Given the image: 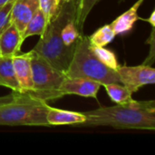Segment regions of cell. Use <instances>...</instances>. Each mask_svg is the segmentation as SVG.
<instances>
[{
    "label": "cell",
    "instance_id": "1",
    "mask_svg": "<svg viewBox=\"0 0 155 155\" xmlns=\"http://www.w3.org/2000/svg\"><path fill=\"white\" fill-rule=\"evenodd\" d=\"M85 126H110L114 129L155 130V101L133 98L114 106H101L84 113Z\"/></svg>",
    "mask_w": 155,
    "mask_h": 155
},
{
    "label": "cell",
    "instance_id": "2",
    "mask_svg": "<svg viewBox=\"0 0 155 155\" xmlns=\"http://www.w3.org/2000/svg\"><path fill=\"white\" fill-rule=\"evenodd\" d=\"M76 3L74 0L62 2L54 17L49 22L40 39L32 49L49 62L54 68L66 73L73 58L75 44L67 46L61 37V30L71 19H75Z\"/></svg>",
    "mask_w": 155,
    "mask_h": 155
},
{
    "label": "cell",
    "instance_id": "3",
    "mask_svg": "<svg viewBox=\"0 0 155 155\" xmlns=\"http://www.w3.org/2000/svg\"><path fill=\"white\" fill-rule=\"evenodd\" d=\"M12 94L11 100L0 104V126H50L45 101L27 93L12 92Z\"/></svg>",
    "mask_w": 155,
    "mask_h": 155
},
{
    "label": "cell",
    "instance_id": "4",
    "mask_svg": "<svg viewBox=\"0 0 155 155\" xmlns=\"http://www.w3.org/2000/svg\"><path fill=\"white\" fill-rule=\"evenodd\" d=\"M68 77H84L104 84L119 83V74L116 70L104 65L91 50L88 36L83 34L77 39L69 67L65 73Z\"/></svg>",
    "mask_w": 155,
    "mask_h": 155
},
{
    "label": "cell",
    "instance_id": "5",
    "mask_svg": "<svg viewBox=\"0 0 155 155\" xmlns=\"http://www.w3.org/2000/svg\"><path fill=\"white\" fill-rule=\"evenodd\" d=\"M33 51V50H32ZM33 90L27 93L43 101H54L62 98L60 88L65 74L54 68L49 62L33 51L31 58Z\"/></svg>",
    "mask_w": 155,
    "mask_h": 155
},
{
    "label": "cell",
    "instance_id": "6",
    "mask_svg": "<svg viewBox=\"0 0 155 155\" xmlns=\"http://www.w3.org/2000/svg\"><path fill=\"white\" fill-rule=\"evenodd\" d=\"M117 73L123 84L132 94L136 93L141 87L155 83V70L152 65L141 64L135 66L120 65Z\"/></svg>",
    "mask_w": 155,
    "mask_h": 155
},
{
    "label": "cell",
    "instance_id": "7",
    "mask_svg": "<svg viewBox=\"0 0 155 155\" xmlns=\"http://www.w3.org/2000/svg\"><path fill=\"white\" fill-rule=\"evenodd\" d=\"M101 84L84 77H68L65 76L62 83L60 91L64 96L66 94H75L82 97L96 98L100 90Z\"/></svg>",
    "mask_w": 155,
    "mask_h": 155
},
{
    "label": "cell",
    "instance_id": "8",
    "mask_svg": "<svg viewBox=\"0 0 155 155\" xmlns=\"http://www.w3.org/2000/svg\"><path fill=\"white\" fill-rule=\"evenodd\" d=\"M33 51L20 53L13 56V65L16 79L22 93H31L33 90V77L31 58Z\"/></svg>",
    "mask_w": 155,
    "mask_h": 155
},
{
    "label": "cell",
    "instance_id": "9",
    "mask_svg": "<svg viewBox=\"0 0 155 155\" xmlns=\"http://www.w3.org/2000/svg\"><path fill=\"white\" fill-rule=\"evenodd\" d=\"M39 0H15L12 8V23L21 35L33 15L39 9Z\"/></svg>",
    "mask_w": 155,
    "mask_h": 155
},
{
    "label": "cell",
    "instance_id": "10",
    "mask_svg": "<svg viewBox=\"0 0 155 155\" xmlns=\"http://www.w3.org/2000/svg\"><path fill=\"white\" fill-rule=\"evenodd\" d=\"M25 41L16 26L12 23L0 35V52L2 56H15L21 53V46Z\"/></svg>",
    "mask_w": 155,
    "mask_h": 155
},
{
    "label": "cell",
    "instance_id": "11",
    "mask_svg": "<svg viewBox=\"0 0 155 155\" xmlns=\"http://www.w3.org/2000/svg\"><path fill=\"white\" fill-rule=\"evenodd\" d=\"M85 115L84 113H77L51 107L48 105L46 112V120L51 125H73L83 124L85 122Z\"/></svg>",
    "mask_w": 155,
    "mask_h": 155
},
{
    "label": "cell",
    "instance_id": "12",
    "mask_svg": "<svg viewBox=\"0 0 155 155\" xmlns=\"http://www.w3.org/2000/svg\"><path fill=\"white\" fill-rule=\"evenodd\" d=\"M143 2V0H138L129 10L119 15L112 24H110L115 35L125 34L133 29L134 25L137 20L140 19L137 14V10Z\"/></svg>",
    "mask_w": 155,
    "mask_h": 155
},
{
    "label": "cell",
    "instance_id": "13",
    "mask_svg": "<svg viewBox=\"0 0 155 155\" xmlns=\"http://www.w3.org/2000/svg\"><path fill=\"white\" fill-rule=\"evenodd\" d=\"M0 85L10 88L12 92L22 93L15 76L12 56H0Z\"/></svg>",
    "mask_w": 155,
    "mask_h": 155
},
{
    "label": "cell",
    "instance_id": "14",
    "mask_svg": "<svg viewBox=\"0 0 155 155\" xmlns=\"http://www.w3.org/2000/svg\"><path fill=\"white\" fill-rule=\"evenodd\" d=\"M48 24L49 20L47 19L44 12L40 8L37 9L31 19L28 21L24 30V33L22 35L23 40L25 41L27 37L32 35H42Z\"/></svg>",
    "mask_w": 155,
    "mask_h": 155
},
{
    "label": "cell",
    "instance_id": "15",
    "mask_svg": "<svg viewBox=\"0 0 155 155\" xmlns=\"http://www.w3.org/2000/svg\"><path fill=\"white\" fill-rule=\"evenodd\" d=\"M101 0H78L76 4V11H75V25L82 34L84 30V23L88 17V15L93 10L95 5H97Z\"/></svg>",
    "mask_w": 155,
    "mask_h": 155
},
{
    "label": "cell",
    "instance_id": "16",
    "mask_svg": "<svg viewBox=\"0 0 155 155\" xmlns=\"http://www.w3.org/2000/svg\"><path fill=\"white\" fill-rule=\"evenodd\" d=\"M115 34L111 25H105L88 36L89 43L94 46H105L114 41Z\"/></svg>",
    "mask_w": 155,
    "mask_h": 155
},
{
    "label": "cell",
    "instance_id": "17",
    "mask_svg": "<svg viewBox=\"0 0 155 155\" xmlns=\"http://www.w3.org/2000/svg\"><path fill=\"white\" fill-rule=\"evenodd\" d=\"M103 85L105 88L111 100L115 104L124 103L132 99L133 94L124 84L122 85L119 83H109L104 84Z\"/></svg>",
    "mask_w": 155,
    "mask_h": 155
},
{
    "label": "cell",
    "instance_id": "18",
    "mask_svg": "<svg viewBox=\"0 0 155 155\" xmlns=\"http://www.w3.org/2000/svg\"><path fill=\"white\" fill-rule=\"evenodd\" d=\"M90 47H91L92 52L99 59V61H101L107 67L114 69V70H117V67L119 66V64H118L115 54L113 51L106 49L104 46H94L90 45Z\"/></svg>",
    "mask_w": 155,
    "mask_h": 155
},
{
    "label": "cell",
    "instance_id": "19",
    "mask_svg": "<svg viewBox=\"0 0 155 155\" xmlns=\"http://www.w3.org/2000/svg\"><path fill=\"white\" fill-rule=\"evenodd\" d=\"M82 34L79 32L75 22L74 18L69 20L62 28L61 30V37L64 42V44L67 46L73 45L76 43L77 39L80 37Z\"/></svg>",
    "mask_w": 155,
    "mask_h": 155
},
{
    "label": "cell",
    "instance_id": "20",
    "mask_svg": "<svg viewBox=\"0 0 155 155\" xmlns=\"http://www.w3.org/2000/svg\"><path fill=\"white\" fill-rule=\"evenodd\" d=\"M14 1H11L0 7V35L12 24V8Z\"/></svg>",
    "mask_w": 155,
    "mask_h": 155
},
{
    "label": "cell",
    "instance_id": "21",
    "mask_svg": "<svg viewBox=\"0 0 155 155\" xmlns=\"http://www.w3.org/2000/svg\"><path fill=\"white\" fill-rule=\"evenodd\" d=\"M59 5H60L57 3L56 0H39L40 9L44 12V14L45 15L49 22L56 15Z\"/></svg>",
    "mask_w": 155,
    "mask_h": 155
},
{
    "label": "cell",
    "instance_id": "22",
    "mask_svg": "<svg viewBox=\"0 0 155 155\" xmlns=\"http://www.w3.org/2000/svg\"><path fill=\"white\" fill-rule=\"evenodd\" d=\"M143 20L149 22V23L152 25V26H153V27H154V25H155V11H153V13H152L151 16H150L148 19H143Z\"/></svg>",
    "mask_w": 155,
    "mask_h": 155
},
{
    "label": "cell",
    "instance_id": "23",
    "mask_svg": "<svg viewBox=\"0 0 155 155\" xmlns=\"http://www.w3.org/2000/svg\"><path fill=\"white\" fill-rule=\"evenodd\" d=\"M12 97H13V94H9V95H6V96L0 97V104L8 102L9 100H11V99H12Z\"/></svg>",
    "mask_w": 155,
    "mask_h": 155
},
{
    "label": "cell",
    "instance_id": "24",
    "mask_svg": "<svg viewBox=\"0 0 155 155\" xmlns=\"http://www.w3.org/2000/svg\"><path fill=\"white\" fill-rule=\"evenodd\" d=\"M11 1H13V0H0V7L4 6L5 5H6L7 3L11 2Z\"/></svg>",
    "mask_w": 155,
    "mask_h": 155
},
{
    "label": "cell",
    "instance_id": "25",
    "mask_svg": "<svg viewBox=\"0 0 155 155\" xmlns=\"http://www.w3.org/2000/svg\"><path fill=\"white\" fill-rule=\"evenodd\" d=\"M56 1H57V3L60 5L62 2H70V1H73V0H56Z\"/></svg>",
    "mask_w": 155,
    "mask_h": 155
},
{
    "label": "cell",
    "instance_id": "26",
    "mask_svg": "<svg viewBox=\"0 0 155 155\" xmlns=\"http://www.w3.org/2000/svg\"><path fill=\"white\" fill-rule=\"evenodd\" d=\"M123 1H124V0H119V3H122Z\"/></svg>",
    "mask_w": 155,
    "mask_h": 155
},
{
    "label": "cell",
    "instance_id": "27",
    "mask_svg": "<svg viewBox=\"0 0 155 155\" xmlns=\"http://www.w3.org/2000/svg\"><path fill=\"white\" fill-rule=\"evenodd\" d=\"M0 56H1V52H0Z\"/></svg>",
    "mask_w": 155,
    "mask_h": 155
}]
</instances>
